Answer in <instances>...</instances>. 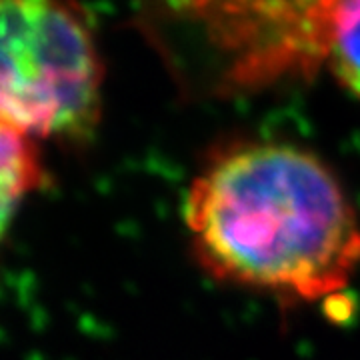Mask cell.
<instances>
[{
	"label": "cell",
	"instance_id": "obj_1",
	"mask_svg": "<svg viewBox=\"0 0 360 360\" xmlns=\"http://www.w3.org/2000/svg\"><path fill=\"white\" fill-rule=\"evenodd\" d=\"M184 226L206 274L284 302L333 300L360 269V219L342 182L290 142L217 146L186 193Z\"/></svg>",
	"mask_w": 360,
	"mask_h": 360
},
{
	"label": "cell",
	"instance_id": "obj_2",
	"mask_svg": "<svg viewBox=\"0 0 360 360\" xmlns=\"http://www.w3.org/2000/svg\"><path fill=\"white\" fill-rule=\"evenodd\" d=\"M104 63L78 0H0V120L84 144L103 116Z\"/></svg>",
	"mask_w": 360,
	"mask_h": 360
},
{
	"label": "cell",
	"instance_id": "obj_3",
	"mask_svg": "<svg viewBox=\"0 0 360 360\" xmlns=\"http://www.w3.org/2000/svg\"><path fill=\"white\" fill-rule=\"evenodd\" d=\"M338 0H174L182 20L205 32V65L191 86L214 96L312 78L324 66L326 30Z\"/></svg>",
	"mask_w": 360,
	"mask_h": 360
},
{
	"label": "cell",
	"instance_id": "obj_4",
	"mask_svg": "<svg viewBox=\"0 0 360 360\" xmlns=\"http://www.w3.org/2000/svg\"><path fill=\"white\" fill-rule=\"evenodd\" d=\"M44 184L46 170L34 139L0 120V240L26 196Z\"/></svg>",
	"mask_w": 360,
	"mask_h": 360
},
{
	"label": "cell",
	"instance_id": "obj_5",
	"mask_svg": "<svg viewBox=\"0 0 360 360\" xmlns=\"http://www.w3.org/2000/svg\"><path fill=\"white\" fill-rule=\"evenodd\" d=\"M324 66L340 89L360 101V0H338L328 20Z\"/></svg>",
	"mask_w": 360,
	"mask_h": 360
}]
</instances>
